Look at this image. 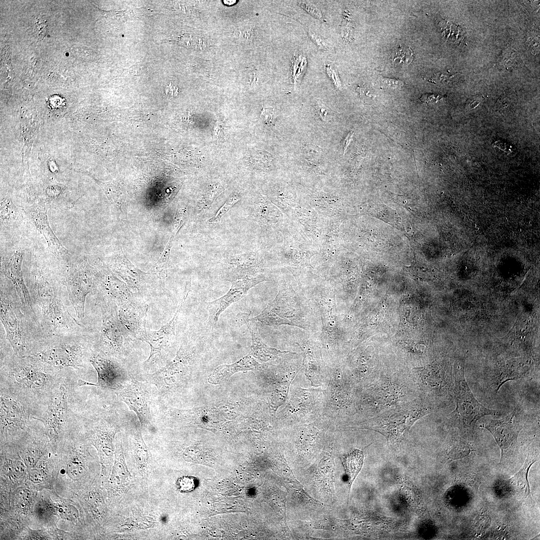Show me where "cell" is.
I'll return each instance as SVG.
<instances>
[{
  "label": "cell",
  "instance_id": "cell-1",
  "mask_svg": "<svg viewBox=\"0 0 540 540\" xmlns=\"http://www.w3.org/2000/svg\"><path fill=\"white\" fill-rule=\"evenodd\" d=\"M420 395L410 374H379L356 392V418L366 420Z\"/></svg>",
  "mask_w": 540,
  "mask_h": 540
},
{
  "label": "cell",
  "instance_id": "cell-2",
  "mask_svg": "<svg viewBox=\"0 0 540 540\" xmlns=\"http://www.w3.org/2000/svg\"><path fill=\"white\" fill-rule=\"evenodd\" d=\"M436 410L433 400L420 394L416 398L354 424L384 436L388 442L399 444L414 422Z\"/></svg>",
  "mask_w": 540,
  "mask_h": 540
},
{
  "label": "cell",
  "instance_id": "cell-3",
  "mask_svg": "<svg viewBox=\"0 0 540 540\" xmlns=\"http://www.w3.org/2000/svg\"><path fill=\"white\" fill-rule=\"evenodd\" d=\"M326 364L328 381L324 388L325 406L323 416L332 424L352 420L356 413L358 388L341 358L329 359Z\"/></svg>",
  "mask_w": 540,
  "mask_h": 540
},
{
  "label": "cell",
  "instance_id": "cell-4",
  "mask_svg": "<svg viewBox=\"0 0 540 540\" xmlns=\"http://www.w3.org/2000/svg\"><path fill=\"white\" fill-rule=\"evenodd\" d=\"M30 293L37 304L42 324L50 334H66L73 330L74 326H78L65 307L58 287L45 276H36Z\"/></svg>",
  "mask_w": 540,
  "mask_h": 540
},
{
  "label": "cell",
  "instance_id": "cell-5",
  "mask_svg": "<svg viewBox=\"0 0 540 540\" xmlns=\"http://www.w3.org/2000/svg\"><path fill=\"white\" fill-rule=\"evenodd\" d=\"M311 316L306 300L288 286H281L274 299L253 318L265 326L290 325L308 330L310 328Z\"/></svg>",
  "mask_w": 540,
  "mask_h": 540
},
{
  "label": "cell",
  "instance_id": "cell-6",
  "mask_svg": "<svg viewBox=\"0 0 540 540\" xmlns=\"http://www.w3.org/2000/svg\"><path fill=\"white\" fill-rule=\"evenodd\" d=\"M454 385L452 395L455 400V410L447 416L450 422L470 428L485 416L499 414L500 412L482 404L472 392L466 380L462 366H456L453 374Z\"/></svg>",
  "mask_w": 540,
  "mask_h": 540
},
{
  "label": "cell",
  "instance_id": "cell-7",
  "mask_svg": "<svg viewBox=\"0 0 540 540\" xmlns=\"http://www.w3.org/2000/svg\"><path fill=\"white\" fill-rule=\"evenodd\" d=\"M289 393L280 418L296 426L312 422L323 416L325 406L324 388L296 387Z\"/></svg>",
  "mask_w": 540,
  "mask_h": 540
},
{
  "label": "cell",
  "instance_id": "cell-8",
  "mask_svg": "<svg viewBox=\"0 0 540 540\" xmlns=\"http://www.w3.org/2000/svg\"><path fill=\"white\" fill-rule=\"evenodd\" d=\"M190 282L186 284L183 297L172 318L158 330L148 332L143 341L150 348L148 358L143 363L146 372H154L162 368L166 363L172 344L176 339V329L178 318L190 290Z\"/></svg>",
  "mask_w": 540,
  "mask_h": 540
},
{
  "label": "cell",
  "instance_id": "cell-9",
  "mask_svg": "<svg viewBox=\"0 0 540 540\" xmlns=\"http://www.w3.org/2000/svg\"><path fill=\"white\" fill-rule=\"evenodd\" d=\"M92 268L86 258H80L71 264L64 277L69 300L76 316H84V304L86 296L91 292L94 284Z\"/></svg>",
  "mask_w": 540,
  "mask_h": 540
},
{
  "label": "cell",
  "instance_id": "cell-10",
  "mask_svg": "<svg viewBox=\"0 0 540 540\" xmlns=\"http://www.w3.org/2000/svg\"><path fill=\"white\" fill-rule=\"evenodd\" d=\"M149 385L138 381L131 376L115 390L117 396L136 414L142 426H152L150 406L152 392Z\"/></svg>",
  "mask_w": 540,
  "mask_h": 540
},
{
  "label": "cell",
  "instance_id": "cell-11",
  "mask_svg": "<svg viewBox=\"0 0 540 540\" xmlns=\"http://www.w3.org/2000/svg\"><path fill=\"white\" fill-rule=\"evenodd\" d=\"M83 346L74 338H60L36 352L33 356L56 368L82 366Z\"/></svg>",
  "mask_w": 540,
  "mask_h": 540
},
{
  "label": "cell",
  "instance_id": "cell-12",
  "mask_svg": "<svg viewBox=\"0 0 540 540\" xmlns=\"http://www.w3.org/2000/svg\"><path fill=\"white\" fill-rule=\"evenodd\" d=\"M412 369L410 375L420 394L432 399L448 394H452L454 386L450 370L430 364Z\"/></svg>",
  "mask_w": 540,
  "mask_h": 540
},
{
  "label": "cell",
  "instance_id": "cell-13",
  "mask_svg": "<svg viewBox=\"0 0 540 540\" xmlns=\"http://www.w3.org/2000/svg\"><path fill=\"white\" fill-rule=\"evenodd\" d=\"M33 356H22L17 360L10 371L14 384L20 388L32 390H41L52 382L50 374L42 366L41 361Z\"/></svg>",
  "mask_w": 540,
  "mask_h": 540
},
{
  "label": "cell",
  "instance_id": "cell-14",
  "mask_svg": "<svg viewBox=\"0 0 540 540\" xmlns=\"http://www.w3.org/2000/svg\"><path fill=\"white\" fill-rule=\"evenodd\" d=\"M519 414L514 410L504 418L490 420L480 425L493 436L501 451V462L513 454L518 447V434L522 429Z\"/></svg>",
  "mask_w": 540,
  "mask_h": 540
},
{
  "label": "cell",
  "instance_id": "cell-15",
  "mask_svg": "<svg viewBox=\"0 0 540 540\" xmlns=\"http://www.w3.org/2000/svg\"><path fill=\"white\" fill-rule=\"evenodd\" d=\"M295 344L301 350L304 374L312 386L322 387L328 383V370L322 356V348L320 338H304Z\"/></svg>",
  "mask_w": 540,
  "mask_h": 540
},
{
  "label": "cell",
  "instance_id": "cell-16",
  "mask_svg": "<svg viewBox=\"0 0 540 540\" xmlns=\"http://www.w3.org/2000/svg\"><path fill=\"white\" fill-rule=\"evenodd\" d=\"M10 296L1 290L0 319L6 332V339L15 354L20 355L24 352L26 343L22 314L18 306L12 301Z\"/></svg>",
  "mask_w": 540,
  "mask_h": 540
},
{
  "label": "cell",
  "instance_id": "cell-17",
  "mask_svg": "<svg viewBox=\"0 0 540 540\" xmlns=\"http://www.w3.org/2000/svg\"><path fill=\"white\" fill-rule=\"evenodd\" d=\"M102 306L100 342L104 354L117 356L124 348V332L116 310V304L106 300Z\"/></svg>",
  "mask_w": 540,
  "mask_h": 540
},
{
  "label": "cell",
  "instance_id": "cell-18",
  "mask_svg": "<svg viewBox=\"0 0 540 540\" xmlns=\"http://www.w3.org/2000/svg\"><path fill=\"white\" fill-rule=\"evenodd\" d=\"M370 346L352 352L344 366L358 388L370 383L378 374L374 365V353Z\"/></svg>",
  "mask_w": 540,
  "mask_h": 540
},
{
  "label": "cell",
  "instance_id": "cell-19",
  "mask_svg": "<svg viewBox=\"0 0 540 540\" xmlns=\"http://www.w3.org/2000/svg\"><path fill=\"white\" fill-rule=\"evenodd\" d=\"M266 280L261 276L244 278L232 282L228 291L218 298L206 303L208 312V323L214 326L220 315L231 304L242 299L248 290L258 284Z\"/></svg>",
  "mask_w": 540,
  "mask_h": 540
},
{
  "label": "cell",
  "instance_id": "cell-20",
  "mask_svg": "<svg viewBox=\"0 0 540 540\" xmlns=\"http://www.w3.org/2000/svg\"><path fill=\"white\" fill-rule=\"evenodd\" d=\"M24 212L36 230L44 238L50 251L58 258L66 260L70 254L60 243L52 230L48 222L46 206L39 202L25 208Z\"/></svg>",
  "mask_w": 540,
  "mask_h": 540
},
{
  "label": "cell",
  "instance_id": "cell-21",
  "mask_svg": "<svg viewBox=\"0 0 540 540\" xmlns=\"http://www.w3.org/2000/svg\"><path fill=\"white\" fill-rule=\"evenodd\" d=\"M148 306L132 298L120 306L118 318L124 334L143 340L147 331Z\"/></svg>",
  "mask_w": 540,
  "mask_h": 540
},
{
  "label": "cell",
  "instance_id": "cell-22",
  "mask_svg": "<svg viewBox=\"0 0 540 540\" xmlns=\"http://www.w3.org/2000/svg\"><path fill=\"white\" fill-rule=\"evenodd\" d=\"M22 260V252L15 250L8 258L2 261V270L14 284L24 310L30 316L34 315L30 294L23 278Z\"/></svg>",
  "mask_w": 540,
  "mask_h": 540
},
{
  "label": "cell",
  "instance_id": "cell-23",
  "mask_svg": "<svg viewBox=\"0 0 540 540\" xmlns=\"http://www.w3.org/2000/svg\"><path fill=\"white\" fill-rule=\"evenodd\" d=\"M90 362L98 374L96 386L116 390L128 376L118 362L104 354H94Z\"/></svg>",
  "mask_w": 540,
  "mask_h": 540
},
{
  "label": "cell",
  "instance_id": "cell-24",
  "mask_svg": "<svg viewBox=\"0 0 540 540\" xmlns=\"http://www.w3.org/2000/svg\"><path fill=\"white\" fill-rule=\"evenodd\" d=\"M67 391L60 386L56 392L49 406L45 419L48 434L53 440L57 439L62 431L68 416Z\"/></svg>",
  "mask_w": 540,
  "mask_h": 540
},
{
  "label": "cell",
  "instance_id": "cell-25",
  "mask_svg": "<svg viewBox=\"0 0 540 540\" xmlns=\"http://www.w3.org/2000/svg\"><path fill=\"white\" fill-rule=\"evenodd\" d=\"M240 315L250 334L252 344L250 354L256 359L262 362L277 361L290 352L270 347L261 338L254 318H250L247 314H240Z\"/></svg>",
  "mask_w": 540,
  "mask_h": 540
},
{
  "label": "cell",
  "instance_id": "cell-26",
  "mask_svg": "<svg viewBox=\"0 0 540 540\" xmlns=\"http://www.w3.org/2000/svg\"><path fill=\"white\" fill-rule=\"evenodd\" d=\"M226 278L232 282L244 278H251L260 269L258 255L246 252L230 256L226 262Z\"/></svg>",
  "mask_w": 540,
  "mask_h": 540
},
{
  "label": "cell",
  "instance_id": "cell-27",
  "mask_svg": "<svg viewBox=\"0 0 540 540\" xmlns=\"http://www.w3.org/2000/svg\"><path fill=\"white\" fill-rule=\"evenodd\" d=\"M27 418L26 410L18 401L1 393L0 424L2 429L22 428Z\"/></svg>",
  "mask_w": 540,
  "mask_h": 540
},
{
  "label": "cell",
  "instance_id": "cell-28",
  "mask_svg": "<svg viewBox=\"0 0 540 540\" xmlns=\"http://www.w3.org/2000/svg\"><path fill=\"white\" fill-rule=\"evenodd\" d=\"M119 429L113 423L101 420L92 431L90 441L102 460L111 459L114 452L112 440Z\"/></svg>",
  "mask_w": 540,
  "mask_h": 540
},
{
  "label": "cell",
  "instance_id": "cell-29",
  "mask_svg": "<svg viewBox=\"0 0 540 540\" xmlns=\"http://www.w3.org/2000/svg\"><path fill=\"white\" fill-rule=\"evenodd\" d=\"M266 367V365L261 363L250 354L234 364L220 366L210 375L208 381L212 384H220L228 380L236 372L259 370Z\"/></svg>",
  "mask_w": 540,
  "mask_h": 540
},
{
  "label": "cell",
  "instance_id": "cell-30",
  "mask_svg": "<svg viewBox=\"0 0 540 540\" xmlns=\"http://www.w3.org/2000/svg\"><path fill=\"white\" fill-rule=\"evenodd\" d=\"M312 298L319 308L322 322L338 320L336 292L332 284L324 286L314 292Z\"/></svg>",
  "mask_w": 540,
  "mask_h": 540
},
{
  "label": "cell",
  "instance_id": "cell-31",
  "mask_svg": "<svg viewBox=\"0 0 540 540\" xmlns=\"http://www.w3.org/2000/svg\"><path fill=\"white\" fill-rule=\"evenodd\" d=\"M537 460L528 454L520 469L512 477L506 480V485L511 492L518 494L523 498L530 496L528 474L532 466Z\"/></svg>",
  "mask_w": 540,
  "mask_h": 540
},
{
  "label": "cell",
  "instance_id": "cell-32",
  "mask_svg": "<svg viewBox=\"0 0 540 540\" xmlns=\"http://www.w3.org/2000/svg\"><path fill=\"white\" fill-rule=\"evenodd\" d=\"M114 454L115 462L111 476V482L116 488H123L128 484L130 476L125 464L120 440L116 444Z\"/></svg>",
  "mask_w": 540,
  "mask_h": 540
},
{
  "label": "cell",
  "instance_id": "cell-33",
  "mask_svg": "<svg viewBox=\"0 0 540 540\" xmlns=\"http://www.w3.org/2000/svg\"><path fill=\"white\" fill-rule=\"evenodd\" d=\"M132 446L136 461L142 472L147 470L148 462L150 459L149 450L142 438L139 428L136 427L132 440Z\"/></svg>",
  "mask_w": 540,
  "mask_h": 540
},
{
  "label": "cell",
  "instance_id": "cell-34",
  "mask_svg": "<svg viewBox=\"0 0 540 540\" xmlns=\"http://www.w3.org/2000/svg\"><path fill=\"white\" fill-rule=\"evenodd\" d=\"M342 460L348 478L350 488L362 466L364 454L361 450H354L344 455L342 457Z\"/></svg>",
  "mask_w": 540,
  "mask_h": 540
},
{
  "label": "cell",
  "instance_id": "cell-35",
  "mask_svg": "<svg viewBox=\"0 0 540 540\" xmlns=\"http://www.w3.org/2000/svg\"><path fill=\"white\" fill-rule=\"evenodd\" d=\"M20 214L18 208L10 199L3 196L0 200L1 224L10 226L18 220Z\"/></svg>",
  "mask_w": 540,
  "mask_h": 540
},
{
  "label": "cell",
  "instance_id": "cell-36",
  "mask_svg": "<svg viewBox=\"0 0 540 540\" xmlns=\"http://www.w3.org/2000/svg\"><path fill=\"white\" fill-rule=\"evenodd\" d=\"M306 66L307 60L305 55L301 52H296L292 58L291 70L292 81L295 88L300 83Z\"/></svg>",
  "mask_w": 540,
  "mask_h": 540
},
{
  "label": "cell",
  "instance_id": "cell-37",
  "mask_svg": "<svg viewBox=\"0 0 540 540\" xmlns=\"http://www.w3.org/2000/svg\"><path fill=\"white\" fill-rule=\"evenodd\" d=\"M82 448H74L72 451V459L68 464L67 474L73 480H78L84 473V467L82 464Z\"/></svg>",
  "mask_w": 540,
  "mask_h": 540
},
{
  "label": "cell",
  "instance_id": "cell-38",
  "mask_svg": "<svg viewBox=\"0 0 540 540\" xmlns=\"http://www.w3.org/2000/svg\"><path fill=\"white\" fill-rule=\"evenodd\" d=\"M414 59V53L410 47L398 46L392 50L391 60L397 66H404L410 64Z\"/></svg>",
  "mask_w": 540,
  "mask_h": 540
},
{
  "label": "cell",
  "instance_id": "cell-39",
  "mask_svg": "<svg viewBox=\"0 0 540 540\" xmlns=\"http://www.w3.org/2000/svg\"><path fill=\"white\" fill-rule=\"evenodd\" d=\"M223 190V187L218 184L208 186L200 202V210L204 211L207 210Z\"/></svg>",
  "mask_w": 540,
  "mask_h": 540
},
{
  "label": "cell",
  "instance_id": "cell-40",
  "mask_svg": "<svg viewBox=\"0 0 540 540\" xmlns=\"http://www.w3.org/2000/svg\"><path fill=\"white\" fill-rule=\"evenodd\" d=\"M240 196L237 193L232 194L218 210L216 213L208 220V224H214L218 222L222 216L240 200Z\"/></svg>",
  "mask_w": 540,
  "mask_h": 540
},
{
  "label": "cell",
  "instance_id": "cell-41",
  "mask_svg": "<svg viewBox=\"0 0 540 540\" xmlns=\"http://www.w3.org/2000/svg\"><path fill=\"white\" fill-rule=\"evenodd\" d=\"M197 483L196 479L194 477L184 476L178 480L176 484L180 492L186 493L194 490Z\"/></svg>",
  "mask_w": 540,
  "mask_h": 540
},
{
  "label": "cell",
  "instance_id": "cell-42",
  "mask_svg": "<svg viewBox=\"0 0 540 540\" xmlns=\"http://www.w3.org/2000/svg\"><path fill=\"white\" fill-rule=\"evenodd\" d=\"M40 452V450L37 446L30 447L26 450L23 454V458L26 464L29 466H32L36 462Z\"/></svg>",
  "mask_w": 540,
  "mask_h": 540
},
{
  "label": "cell",
  "instance_id": "cell-43",
  "mask_svg": "<svg viewBox=\"0 0 540 540\" xmlns=\"http://www.w3.org/2000/svg\"><path fill=\"white\" fill-rule=\"evenodd\" d=\"M298 3L313 17L322 21L326 22L325 18L320 10L312 3L306 1H298Z\"/></svg>",
  "mask_w": 540,
  "mask_h": 540
},
{
  "label": "cell",
  "instance_id": "cell-44",
  "mask_svg": "<svg viewBox=\"0 0 540 540\" xmlns=\"http://www.w3.org/2000/svg\"><path fill=\"white\" fill-rule=\"evenodd\" d=\"M325 66L328 77L331 79L332 81L336 88H340L341 82L337 71L332 65L328 63L326 64Z\"/></svg>",
  "mask_w": 540,
  "mask_h": 540
},
{
  "label": "cell",
  "instance_id": "cell-45",
  "mask_svg": "<svg viewBox=\"0 0 540 540\" xmlns=\"http://www.w3.org/2000/svg\"><path fill=\"white\" fill-rule=\"evenodd\" d=\"M273 114L272 108H264L260 112V118L264 122L268 124H272Z\"/></svg>",
  "mask_w": 540,
  "mask_h": 540
},
{
  "label": "cell",
  "instance_id": "cell-46",
  "mask_svg": "<svg viewBox=\"0 0 540 540\" xmlns=\"http://www.w3.org/2000/svg\"><path fill=\"white\" fill-rule=\"evenodd\" d=\"M308 34L312 40L321 50H326L328 46L324 40L318 34L310 30Z\"/></svg>",
  "mask_w": 540,
  "mask_h": 540
},
{
  "label": "cell",
  "instance_id": "cell-47",
  "mask_svg": "<svg viewBox=\"0 0 540 540\" xmlns=\"http://www.w3.org/2000/svg\"><path fill=\"white\" fill-rule=\"evenodd\" d=\"M444 96L434 94H426L420 98V102L426 104L436 102L444 98Z\"/></svg>",
  "mask_w": 540,
  "mask_h": 540
},
{
  "label": "cell",
  "instance_id": "cell-48",
  "mask_svg": "<svg viewBox=\"0 0 540 540\" xmlns=\"http://www.w3.org/2000/svg\"><path fill=\"white\" fill-rule=\"evenodd\" d=\"M527 46L530 52L536 54L539 53L540 42L537 38L530 37L527 40Z\"/></svg>",
  "mask_w": 540,
  "mask_h": 540
},
{
  "label": "cell",
  "instance_id": "cell-49",
  "mask_svg": "<svg viewBox=\"0 0 540 540\" xmlns=\"http://www.w3.org/2000/svg\"><path fill=\"white\" fill-rule=\"evenodd\" d=\"M315 108L321 119L323 121H326L330 114L328 108L320 102H317L316 104Z\"/></svg>",
  "mask_w": 540,
  "mask_h": 540
},
{
  "label": "cell",
  "instance_id": "cell-50",
  "mask_svg": "<svg viewBox=\"0 0 540 540\" xmlns=\"http://www.w3.org/2000/svg\"><path fill=\"white\" fill-rule=\"evenodd\" d=\"M382 82L386 87L392 88L400 87L404 85L403 82L400 80L387 78H383Z\"/></svg>",
  "mask_w": 540,
  "mask_h": 540
},
{
  "label": "cell",
  "instance_id": "cell-51",
  "mask_svg": "<svg viewBox=\"0 0 540 540\" xmlns=\"http://www.w3.org/2000/svg\"><path fill=\"white\" fill-rule=\"evenodd\" d=\"M43 474L40 470H32L29 472L30 478L31 480L34 482H40L43 480Z\"/></svg>",
  "mask_w": 540,
  "mask_h": 540
},
{
  "label": "cell",
  "instance_id": "cell-52",
  "mask_svg": "<svg viewBox=\"0 0 540 540\" xmlns=\"http://www.w3.org/2000/svg\"><path fill=\"white\" fill-rule=\"evenodd\" d=\"M484 98L482 96H474L472 98L469 99L466 108L472 110L478 106L480 102Z\"/></svg>",
  "mask_w": 540,
  "mask_h": 540
},
{
  "label": "cell",
  "instance_id": "cell-53",
  "mask_svg": "<svg viewBox=\"0 0 540 540\" xmlns=\"http://www.w3.org/2000/svg\"><path fill=\"white\" fill-rule=\"evenodd\" d=\"M452 77L443 73H438L434 76L432 79L434 82H438L442 83L446 82L448 79L452 78Z\"/></svg>",
  "mask_w": 540,
  "mask_h": 540
},
{
  "label": "cell",
  "instance_id": "cell-54",
  "mask_svg": "<svg viewBox=\"0 0 540 540\" xmlns=\"http://www.w3.org/2000/svg\"><path fill=\"white\" fill-rule=\"evenodd\" d=\"M353 135L354 132L352 131H350L346 136L343 143V148L344 152V154L348 146L350 144V142L352 141Z\"/></svg>",
  "mask_w": 540,
  "mask_h": 540
},
{
  "label": "cell",
  "instance_id": "cell-55",
  "mask_svg": "<svg viewBox=\"0 0 540 540\" xmlns=\"http://www.w3.org/2000/svg\"><path fill=\"white\" fill-rule=\"evenodd\" d=\"M224 1L226 2H224V4H226L228 5L233 4H234L236 2V0H224Z\"/></svg>",
  "mask_w": 540,
  "mask_h": 540
}]
</instances>
